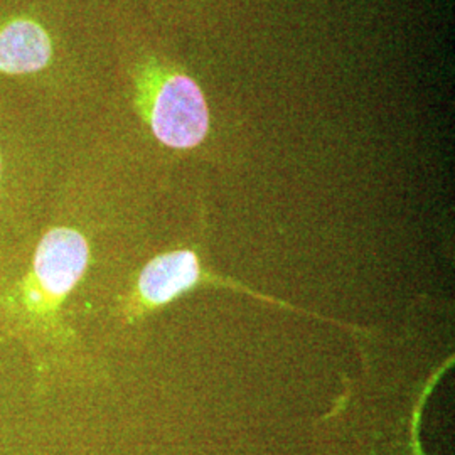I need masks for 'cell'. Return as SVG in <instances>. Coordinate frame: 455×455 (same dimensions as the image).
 <instances>
[{
  "label": "cell",
  "instance_id": "1",
  "mask_svg": "<svg viewBox=\"0 0 455 455\" xmlns=\"http://www.w3.org/2000/svg\"><path fill=\"white\" fill-rule=\"evenodd\" d=\"M61 61L51 0L0 2V76L44 90Z\"/></svg>",
  "mask_w": 455,
  "mask_h": 455
},
{
  "label": "cell",
  "instance_id": "2",
  "mask_svg": "<svg viewBox=\"0 0 455 455\" xmlns=\"http://www.w3.org/2000/svg\"><path fill=\"white\" fill-rule=\"evenodd\" d=\"M90 260L86 238L73 228L49 229L34 253L31 272L19 285L17 312L29 325L51 324Z\"/></svg>",
  "mask_w": 455,
  "mask_h": 455
},
{
  "label": "cell",
  "instance_id": "3",
  "mask_svg": "<svg viewBox=\"0 0 455 455\" xmlns=\"http://www.w3.org/2000/svg\"><path fill=\"white\" fill-rule=\"evenodd\" d=\"M137 93L148 129L164 146L193 148L208 135V103L189 76L148 68L137 75Z\"/></svg>",
  "mask_w": 455,
  "mask_h": 455
},
{
  "label": "cell",
  "instance_id": "4",
  "mask_svg": "<svg viewBox=\"0 0 455 455\" xmlns=\"http://www.w3.org/2000/svg\"><path fill=\"white\" fill-rule=\"evenodd\" d=\"M201 280L195 251L176 250L148 261L133 293V312L157 309L172 302Z\"/></svg>",
  "mask_w": 455,
  "mask_h": 455
},
{
  "label": "cell",
  "instance_id": "5",
  "mask_svg": "<svg viewBox=\"0 0 455 455\" xmlns=\"http://www.w3.org/2000/svg\"><path fill=\"white\" fill-rule=\"evenodd\" d=\"M2 172H4V165H2V156H0V186H2Z\"/></svg>",
  "mask_w": 455,
  "mask_h": 455
}]
</instances>
